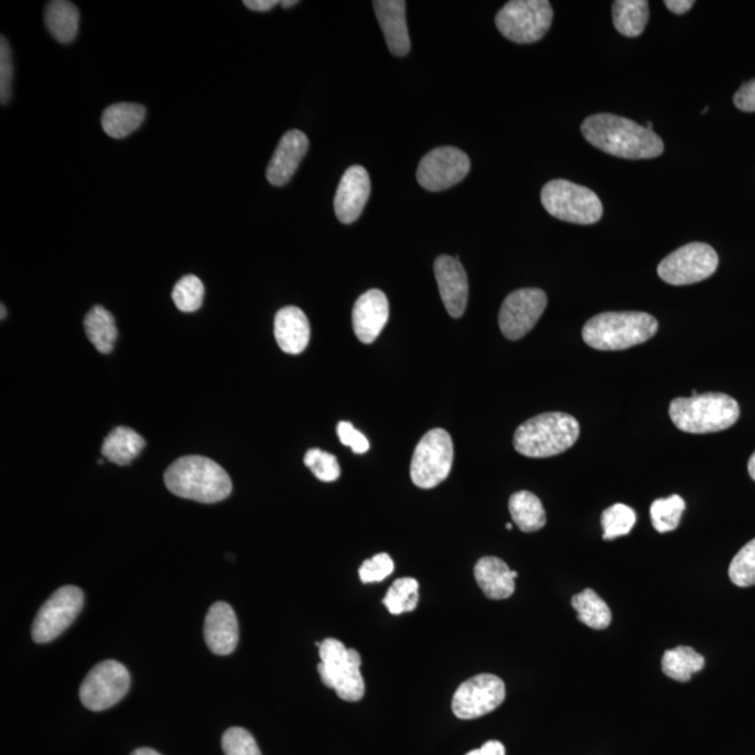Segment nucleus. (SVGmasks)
Masks as SVG:
<instances>
[{
	"label": "nucleus",
	"mask_w": 755,
	"mask_h": 755,
	"mask_svg": "<svg viewBox=\"0 0 755 755\" xmlns=\"http://www.w3.org/2000/svg\"><path fill=\"white\" fill-rule=\"evenodd\" d=\"M583 138L603 153L626 160H649L664 154V140L632 119L596 114L581 125Z\"/></svg>",
	"instance_id": "nucleus-1"
},
{
	"label": "nucleus",
	"mask_w": 755,
	"mask_h": 755,
	"mask_svg": "<svg viewBox=\"0 0 755 755\" xmlns=\"http://www.w3.org/2000/svg\"><path fill=\"white\" fill-rule=\"evenodd\" d=\"M164 482L174 496L202 504L224 501L233 492L228 473L205 456L181 457L166 468Z\"/></svg>",
	"instance_id": "nucleus-2"
},
{
	"label": "nucleus",
	"mask_w": 755,
	"mask_h": 755,
	"mask_svg": "<svg viewBox=\"0 0 755 755\" xmlns=\"http://www.w3.org/2000/svg\"><path fill=\"white\" fill-rule=\"evenodd\" d=\"M658 330V321L647 312H603L586 322L582 337L595 350L618 352L643 345Z\"/></svg>",
	"instance_id": "nucleus-3"
},
{
	"label": "nucleus",
	"mask_w": 755,
	"mask_h": 755,
	"mask_svg": "<svg viewBox=\"0 0 755 755\" xmlns=\"http://www.w3.org/2000/svg\"><path fill=\"white\" fill-rule=\"evenodd\" d=\"M581 427L571 414L551 411L536 416L518 427L514 446L526 457H551L561 455L580 439Z\"/></svg>",
	"instance_id": "nucleus-4"
},
{
	"label": "nucleus",
	"mask_w": 755,
	"mask_h": 755,
	"mask_svg": "<svg viewBox=\"0 0 755 755\" xmlns=\"http://www.w3.org/2000/svg\"><path fill=\"white\" fill-rule=\"evenodd\" d=\"M673 424L687 434H712L731 429L741 418V406L732 396L708 392L676 398L669 406Z\"/></svg>",
	"instance_id": "nucleus-5"
},
{
	"label": "nucleus",
	"mask_w": 755,
	"mask_h": 755,
	"mask_svg": "<svg viewBox=\"0 0 755 755\" xmlns=\"http://www.w3.org/2000/svg\"><path fill=\"white\" fill-rule=\"evenodd\" d=\"M320 658L317 673L324 684L335 690L343 701H360L366 694L360 654L356 649L346 648L341 640L326 638L320 645Z\"/></svg>",
	"instance_id": "nucleus-6"
},
{
	"label": "nucleus",
	"mask_w": 755,
	"mask_h": 755,
	"mask_svg": "<svg viewBox=\"0 0 755 755\" xmlns=\"http://www.w3.org/2000/svg\"><path fill=\"white\" fill-rule=\"evenodd\" d=\"M541 203L550 216L561 222L590 226L603 216V205L595 192L571 181H550L541 190Z\"/></svg>",
	"instance_id": "nucleus-7"
},
{
	"label": "nucleus",
	"mask_w": 755,
	"mask_h": 755,
	"mask_svg": "<svg viewBox=\"0 0 755 755\" xmlns=\"http://www.w3.org/2000/svg\"><path fill=\"white\" fill-rule=\"evenodd\" d=\"M553 15V8L547 0H513L497 13L496 25L513 43L532 44L550 30Z\"/></svg>",
	"instance_id": "nucleus-8"
},
{
	"label": "nucleus",
	"mask_w": 755,
	"mask_h": 755,
	"mask_svg": "<svg viewBox=\"0 0 755 755\" xmlns=\"http://www.w3.org/2000/svg\"><path fill=\"white\" fill-rule=\"evenodd\" d=\"M453 465V442L445 430L427 432L413 453L410 477L416 486L430 489L445 482Z\"/></svg>",
	"instance_id": "nucleus-9"
},
{
	"label": "nucleus",
	"mask_w": 755,
	"mask_h": 755,
	"mask_svg": "<svg viewBox=\"0 0 755 755\" xmlns=\"http://www.w3.org/2000/svg\"><path fill=\"white\" fill-rule=\"evenodd\" d=\"M720 267V257L711 245L691 242L666 257L658 265L659 278L671 285H690L710 279Z\"/></svg>",
	"instance_id": "nucleus-10"
},
{
	"label": "nucleus",
	"mask_w": 755,
	"mask_h": 755,
	"mask_svg": "<svg viewBox=\"0 0 755 755\" xmlns=\"http://www.w3.org/2000/svg\"><path fill=\"white\" fill-rule=\"evenodd\" d=\"M129 687L128 669L117 660H106L93 668L83 681L80 701L87 710L106 711L128 694Z\"/></svg>",
	"instance_id": "nucleus-11"
},
{
	"label": "nucleus",
	"mask_w": 755,
	"mask_h": 755,
	"mask_svg": "<svg viewBox=\"0 0 755 755\" xmlns=\"http://www.w3.org/2000/svg\"><path fill=\"white\" fill-rule=\"evenodd\" d=\"M85 595L77 586H64L56 591L40 608L33 623L34 643L46 644L60 637L72 626L82 612Z\"/></svg>",
	"instance_id": "nucleus-12"
},
{
	"label": "nucleus",
	"mask_w": 755,
	"mask_h": 755,
	"mask_svg": "<svg viewBox=\"0 0 755 755\" xmlns=\"http://www.w3.org/2000/svg\"><path fill=\"white\" fill-rule=\"evenodd\" d=\"M505 700V684L494 675H478L460 686L452 698V711L460 720H477L496 711Z\"/></svg>",
	"instance_id": "nucleus-13"
},
{
	"label": "nucleus",
	"mask_w": 755,
	"mask_h": 755,
	"mask_svg": "<svg viewBox=\"0 0 755 755\" xmlns=\"http://www.w3.org/2000/svg\"><path fill=\"white\" fill-rule=\"evenodd\" d=\"M547 309V295L540 289H520L509 294L499 310L498 325L509 341H519L538 324Z\"/></svg>",
	"instance_id": "nucleus-14"
},
{
	"label": "nucleus",
	"mask_w": 755,
	"mask_h": 755,
	"mask_svg": "<svg viewBox=\"0 0 755 755\" xmlns=\"http://www.w3.org/2000/svg\"><path fill=\"white\" fill-rule=\"evenodd\" d=\"M471 171V159L465 151L456 148L431 150L420 161L418 181L427 191L440 192L450 190L466 179Z\"/></svg>",
	"instance_id": "nucleus-15"
},
{
	"label": "nucleus",
	"mask_w": 755,
	"mask_h": 755,
	"mask_svg": "<svg viewBox=\"0 0 755 755\" xmlns=\"http://www.w3.org/2000/svg\"><path fill=\"white\" fill-rule=\"evenodd\" d=\"M371 194V181L367 170L353 165L343 174L335 196V213L338 222L352 224L362 216Z\"/></svg>",
	"instance_id": "nucleus-16"
},
{
	"label": "nucleus",
	"mask_w": 755,
	"mask_h": 755,
	"mask_svg": "<svg viewBox=\"0 0 755 755\" xmlns=\"http://www.w3.org/2000/svg\"><path fill=\"white\" fill-rule=\"evenodd\" d=\"M434 272L447 314L461 317L465 314L468 299L466 270L463 269L460 259L442 255L435 260Z\"/></svg>",
	"instance_id": "nucleus-17"
},
{
	"label": "nucleus",
	"mask_w": 755,
	"mask_h": 755,
	"mask_svg": "<svg viewBox=\"0 0 755 755\" xmlns=\"http://www.w3.org/2000/svg\"><path fill=\"white\" fill-rule=\"evenodd\" d=\"M388 296L381 290H369L360 295L353 309V330L358 341L371 345L387 326Z\"/></svg>",
	"instance_id": "nucleus-18"
},
{
	"label": "nucleus",
	"mask_w": 755,
	"mask_h": 755,
	"mask_svg": "<svg viewBox=\"0 0 755 755\" xmlns=\"http://www.w3.org/2000/svg\"><path fill=\"white\" fill-rule=\"evenodd\" d=\"M309 138L301 130H289L281 138L272 160L268 165L267 179L274 186L289 184L295 171L299 170L302 159L309 151Z\"/></svg>",
	"instance_id": "nucleus-19"
},
{
	"label": "nucleus",
	"mask_w": 755,
	"mask_h": 755,
	"mask_svg": "<svg viewBox=\"0 0 755 755\" xmlns=\"http://www.w3.org/2000/svg\"><path fill=\"white\" fill-rule=\"evenodd\" d=\"M205 640L213 654L227 656L236 650L239 628L236 613L230 604L216 602L205 619Z\"/></svg>",
	"instance_id": "nucleus-20"
},
{
	"label": "nucleus",
	"mask_w": 755,
	"mask_h": 755,
	"mask_svg": "<svg viewBox=\"0 0 755 755\" xmlns=\"http://www.w3.org/2000/svg\"><path fill=\"white\" fill-rule=\"evenodd\" d=\"M385 41L395 56L408 55L411 48L406 2L403 0H375L373 3Z\"/></svg>",
	"instance_id": "nucleus-21"
},
{
	"label": "nucleus",
	"mask_w": 755,
	"mask_h": 755,
	"mask_svg": "<svg viewBox=\"0 0 755 755\" xmlns=\"http://www.w3.org/2000/svg\"><path fill=\"white\" fill-rule=\"evenodd\" d=\"M274 336L284 353L304 352L311 338L309 317L296 306H284L276 314Z\"/></svg>",
	"instance_id": "nucleus-22"
},
{
	"label": "nucleus",
	"mask_w": 755,
	"mask_h": 755,
	"mask_svg": "<svg viewBox=\"0 0 755 755\" xmlns=\"http://www.w3.org/2000/svg\"><path fill=\"white\" fill-rule=\"evenodd\" d=\"M477 585L493 601H504L515 592L513 570L497 557H483L475 567Z\"/></svg>",
	"instance_id": "nucleus-23"
},
{
	"label": "nucleus",
	"mask_w": 755,
	"mask_h": 755,
	"mask_svg": "<svg viewBox=\"0 0 755 755\" xmlns=\"http://www.w3.org/2000/svg\"><path fill=\"white\" fill-rule=\"evenodd\" d=\"M144 118L145 108L140 104L119 103L104 111L101 125L109 138L123 139L138 130Z\"/></svg>",
	"instance_id": "nucleus-24"
},
{
	"label": "nucleus",
	"mask_w": 755,
	"mask_h": 755,
	"mask_svg": "<svg viewBox=\"0 0 755 755\" xmlns=\"http://www.w3.org/2000/svg\"><path fill=\"white\" fill-rule=\"evenodd\" d=\"M45 24L48 33L61 44H69L79 31L80 13L75 4L66 0H54L45 8Z\"/></svg>",
	"instance_id": "nucleus-25"
},
{
	"label": "nucleus",
	"mask_w": 755,
	"mask_h": 755,
	"mask_svg": "<svg viewBox=\"0 0 755 755\" xmlns=\"http://www.w3.org/2000/svg\"><path fill=\"white\" fill-rule=\"evenodd\" d=\"M145 445L142 436L128 427H117L109 432L103 444V456L108 462L119 466H127L140 455Z\"/></svg>",
	"instance_id": "nucleus-26"
},
{
	"label": "nucleus",
	"mask_w": 755,
	"mask_h": 755,
	"mask_svg": "<svg viewBox=\"0 0 755 755\" xmlns=\"http://www.w3.org/2000/svg\"><path fill=\"white\" fill-rule=\"evenodd\" d=\"M613 24L619 34L637 39L649 22V3L645 0H617L613 3Z\"/></svg>",
	"instance_id": "nucleus-27"
},
{
	"label": "nucleus",
	"mask_w": 755,
	"mask_h": 755,
	"mask_svg": "<svg viewBox=\"0 0 755 755\" xmlns=\"http://www.w3.org/2000/svg\"><path fill=\"white\" fill-rule=\"evenodd\" d=\"M509 513L515 525L525 533L538 532L546 525V511L539 497L530 492H518L509 498Z\"/></svg>",
	"instance_id": "nucleus-28"
},
{
	"label": "nucleus",
	"mask_w": 755,
	"mask_h": 755,
	"mask_svg": "<svg viewBox=\"0 0 755 755\" xmlns=\"http://www.w3.org/2000/svg\"><path fill=\"white\" fill-rule=\"evenodd\" d=\"M85 330L88 341L103 354L112 352L118 338L116 317L101 305L93 306L86 315Z\"/></svg>",
	"instance_id": "nucleus-29"
},
{
	"label": "nucleus",
	"mask_w": 755,
	"mask_h": 755,
	"mask_svg": "<svg viewBox=\"0 0 755 755\" xmlns=\"http://www.w3.org/2000/svg\"><path fill=\"white\" fill-rule=\"evenodd\" d=\"M704 656L695 652L690 647H677L666 650L662 658L664 673L670 677V679L681 681V683L690 681L692 675L704 669Z\"/></svg>",
	"instance_id": "nucleus-30"
},
{
	"label": "nucleus",
	"mask_w": 755,
	"mask_h": 755,
	"mask_svg": "<svg viewBox=\"0 0 755 755\" xmlns=\"http://www.w3.org/2000/svg\"><path fill=\"white\" fill-rule=\"evenodd\" d=\"M578 613V619L593 629H604L611 626L612 612L607 603L593 590L578 593L571 601Z\"/></svg>",
	"instance_id": "nucleus-31"
},
{
	"label": "nucleus",
	"mask_w": 755,
	"mask_h": 755,
	"mask_svg": "<svg viewBox=\"0 0 755 755\" xmlns=\"http://www.w3.org/2000/svg\"><path fill=\"white\" fill-rule=\"evenodd\" d=\"M419 590V582L414 578H400L389 587L382 603L393 616L413 612L420 601Z\"/></svg>",
	"instance_id": "nucleus-32"
},
{
	"label": "nucleus",
	"mask_w": 755,
	"mask_h": 755,
	"mask_svg": "<svg viewBox=\"0 0 755 755\" xmlns=\"http://www.w3.org/2000/svg\"><path fill=\"white\" fill-rule=\"evenodd\" d=\"M686 509L684 499L680 496L659 498L650 507V518L655 530L659 533H668L677 529Z\"/></svg>",
	"instance_id": "nucleus-33"
},
{
	"label": "nucleus",
	"mask_w": 755,
	"mask_h": 755,
	"mask_svg": "<svg viewBox=\"0 0 755 755\" xmlns=\"http://www.w3.org/2000/svg\"><path fill=\"white\" fill-rule=\"evenodd\" d=\"M637 514L624 504H614L602 515L603 539L614 540L632 532Z\"/></svg>",
	"instance_id": "nucleus-34"
},
{
	"label": "nucleus",
	"mask_w": 755,
	"mask_h": 755,
	"mask_svg": "<svg viewBox=\"0 0 755 755\" xmlns=\"http://www.w3.org/2000/svg\"><path fill=\"white\" fill-rule=\"evenodd\" d=\"M205 296V285L194 274H187L175 284L173 300L182 312H195L201 309Z\"/></svg>",
	"instance_id": "nucleus-35"
},
{
	"label": "nucleus",
	"mask_w": 755,
	"mask_h": 755,
	"mask_svg": "<svg viewBox=\"0 0 755 755\" xmlns=\"http://www.w3.org/2000/svg\"><path fill=\"white\" fill-rule=\"evenodd\" d=\"M729 578L736 586L755 585V539L748 541L731 562Z\"/></svg>",
	"instance_id": "nucleus-36"
},
{
	"label": "nucleus",
	"mask_w": 755,
	"mask_h": 755,
	"mask_svg": "<svg viewBox=\"0 0 755 755\" xmlns=\"http://www.w3.org/2000/svg\"><path fill=\"white\" fill-rule=\"evenodd\" d=\"M305 466L314 473L317 481L324 483L336 482L341 477V465L335 455L321 450H310L305 453Z\"/></svg>",
	"instance_id": "nucleus-37"
},
{
	"label": "nucleus",
	"mask_w": 755,
	"mask_h": 755,
	"mask_svg": "<svg viewBox=\"0 0 755 755\" xmlns=\"http://www.w3.org/2000/svg\"><path fill=\"white\" fill-rule=\"evenodd\" d=\"M222 747L226 755H262L252 734L242 727L228 729L223 734Z\"/></svg>",
	"instance_id": "nucleus-38"
},
{
	"label": "nucleus",
	"mask_w": 755,
	"mask_h": 755,
	"mask_svg": "<svg viewBox=\"0 0 755 755\" xmlns=\"http://www.w3.org/2000/svg\"><path fill=\"white\" fill-rule=\"evenodd\" d=\"M395 564L387 553L374 556L373 559L363 562L358 575L363 583L382 582L392 574Z\"/></svg>",
	"instance_id": "nucleus-39"
},
{
	"label": "nucleus",
	"mask_w": 755,
	"mask_h": 755,
	"mask_svg": "<svg viewBox=\"0 0 755 755\" xmlns=\"http://www.w3.org/2000/svg\"><path fill=\"white\" fill-rule=\"evenodd\" d=\"M13 86V55L7 36L0 41V103L8 104L12 96Z\"/></svg>",
	"instance_id": "nucleus-40"
},
{
	"label": "nucleus",
	"mask_w": 755,
	"mask_h": 755,
	"mask_svg": "<svg viewBox=\"0 0 755 755\" xmlns=\"http://www.w3.org/2000/svg\"><path fill=\"white\" fill-rule=\"evenodd\" d=\"M337 435L343 445L352 447V451L358 453V455L369 450L367 436L357 429H354V425L348 423V421H341L337 424Z\"/></svg>",
	"instance_id": "nucleus-41"
},
{
	"label": "nucleus",
	"mask_w": 755,
	"mask_h": 755,
	"mask_svg": "<svg viewBox=\"0 0 755 755\" xmlns=\"http://www.w3.org/2000/svg\"><path fill=\"white\" fill-rule=\"evenodd\" d=\"M734 106L743 112H755V79L744 83L733 97Z\"/></svg>",
	"instance_id": "nucleus-42"
},
{
	"label": "nucleus",
	"mask_w": 755,
	"mask_h": 755,
	"mask_svg": "<svg viewBox=\"0 0 755 755\" xmlns=\"http://www.w3.org/2000/svg\"><path fill=\"white\" fill-rule=\"evenodd\" d=\"M466 755H505V747L501 742L492 741L484 743L481 748L472 749Z\"/></svg>",
	"instance_id": "nucleus-43"
},
{
	"label": "nucleus",
	"mask_w": 755,
	"mask_h": 755,
	"mask_svg": "<svg viewBox=\"0 0 755 755\" xmlns=\"http://www.w3.org/2000/svg\"><path fill=\"white\" fill-rule=\"evenodd\" d=\"M694 4V0H666L665 2V7L677 15L689 13Z\"/></svg>",
	"instance_id": "nucleus-44"
},
{
	"label": "nucleus",
	"mask_w": 755,
	"mask_h": 755,
	"mask_svg": "<svg viewBox=\"0 0 755 755\" xmlns=\"http://www.w3.org/2000/svg\"><path fill=\"white\" fill-rule=\"evenodd\" d=\"M278 3V0H245L244 7L254 10V12H269Z\"/></svg>",
	"instance_id": "nucleus-45"
},
{
	"label": "nucleus",
	"mask_w": 755,
	"mask_h": 755,
	"mask_svg": "<svg viewBox=\"0 0 755 755\" xmlns=\"http://www.w3.org/2000/svg\"><path fill=\"white\" fill-rule=\"evenodd\" d=\"M132 755H161V754L155 752V749H153V748L143 747V748L134 749Z\"/></svg>",
	"instance_id": "nucleus-46"
},
{
	"label": "nucleus",
	"mask_w": 755,
	"mask_h": 755,
	"mask_svg": "<svg viewBox=\"0 0 755 755\" xmlns=\"http://www.w3.org/2000/svg\"><path fill=\"white\" fill-rule=\"evenodd\" d=\"M747 468L749 477H752L755 482V452L753 453L752 457H749Z\"/></svg>",
	"instance_id": "nucleus-47"
},
{
	"label": "nucleus",
	"mask_w": 755,
	"mask_h": 755,
	"mask_svg": "<svg viewBox=\"0 0 755 755\" xmlns=\"http://www.w3.org/2000/svg\"><path fill=\"white\" fill-rule=\"evenodd\" d=\"M280 4L284 9H290L295 7V4H299V2H296V0H284V2H281Z\"/></svg>",
	"instance_id": "nucleus-48"
},
{
	"label": "nucleus",
	"mask_w": 755,
	"mask_h": 755,
	"mask_svg": "<svg viewBox=\"0 0 755 755\" xmlns=\"http://www.w3.org/2000/svg\"><path fill=\"white\" fill-rule=\"evenodd\" d=\"M0 310H2V321L4 320V315H7V309H4V305L0 306Z\"/></svg>",
	"instance_id": "nucleus-49"
},
{
	"label": "nucleus",
	"mask_w": 755,
	"mask_h": 755,
	"mask_svg": "<svg viewBox=\"0 0 755 755\" xmlns=\"http://www.w3.org/2000/svg\"><path fill=\"white\" fill-rule=\"evenodd\" d=\"M647 128L652 130L654 129V123L652 122H647Z\"/></svg>",
	"instance_id": "nucleus-50"
},
{
	"label": "nucleus",
	"mask_w": 755,
	"mask_h": 755,
	"mask_svg": "<svg viewBox=\"0 0 755 755\" xmlns=\"http://www.w3.org/2000/svg\"><path fill=\"white\" fill-rule=\"evenodd\" d=\"M708 111H710V107H707L705 109H702V112H701L702 116H704V114H707Z\"/></svg>",
	"instance_id": "nucleus-51"
},
{
	"label": "nucleus",
	"mask_w": 755,
	"mask_h": 755,
	"mask_svg": "<svg viewBox=\"0 0 755 755\" xmlns=\"http://www.w3.org/2000/svg\"><path fill=\"white\" fill-rule=\"evenodd\" d=\"M505 528H507L508 530H511V529H513V524H507V526H505Z\"/></svg>",
	"instance_id": "nucleus-52"
}]
</instances>
